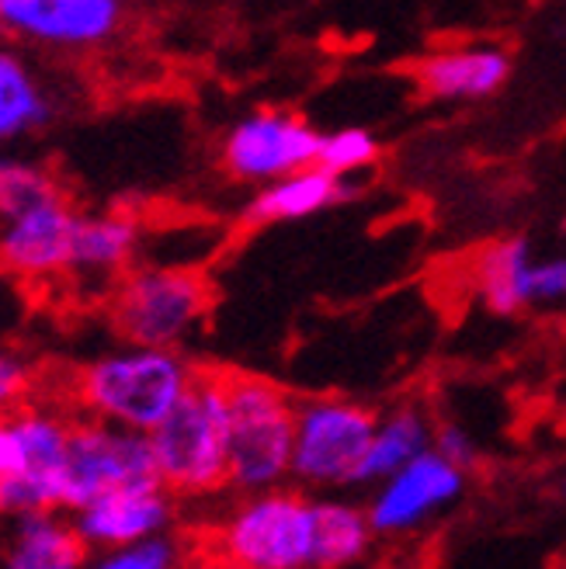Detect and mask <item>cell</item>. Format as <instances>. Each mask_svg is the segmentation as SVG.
Segmentation results:
<instances>
[{
    "label": "cell",
    "mask_w": 566,
    "mask_h": 569,
    "mask_svg": "<svg viewBox=\"0 0 566 569\" xmlns=\"http://www.w3.org/2000/svg\"><path fill=\"white\" fill-rule=\"evenodd\" d=\"M198 368L175 348L126 345L88 361L73 379L80 417L150 435L191 389Z\"/></svg>",
    "instance_id": "1"
},
{
    "label": "cell",
    "mask_w": 566,
    "mask_h": 569,
    "mask_svg": "<svg viewBox=\"0 0 566 569\" xmlns=\"http://www.w3.org/2000/svg\"><path fill=\"white\" fill-rule=\"evenodd\" d=\"M157 479L178 500H216L230 490V410L226 376L198 368L181 403L147 435Z\"/></svg>",
    "instance_id": "2"
},
{
    "label": "cell",
    "mask_w": 566,
    "mask_h": 569,
    "mask_svg": "<svg viewBox=\"0 0 566 569\" xmlns=\"http://www.w3.org/2000/svg\"><path fill=\"white\" fill-rule=\"evenodd\" d=\"M198 552L237 569H314V493L299 487L237 493L206 525Z\"/></svg>",
    "instance_id": "3"
},
{
    "label": "cell",
    "mask_w": 566,
    "mask_h": 569,
    "mask_svg": "<svg viewBox=\"0 0 566 569\" xmlns=\"http://www.w3.org/2000/svg\"><path fill=\"white\" fill-rule=\"evenodd\" d=\"M230 410V490L258 493L292 479L296 400L261 376H226Z\"/></svg>",
    "instance_id": "4"
},
{
    "label": "cell",
    "mask_w": 566,
    "mask_h": 569,
    "mask_svg": "<svg viewBox=\"0 0 566 569\" xmlns=\"http://www.w3.org/2000/svg\"><path fill=\"white\" fill-rule=\"evenodd\" d=\"M212 309V284L191 268H132L111 289L108 317L126 345L181 351Z\"/></svg>",
    "instance_id": "5"
},
{
    "label": "cell",
    "mask_w": 566,
    "mask_h": 569,
    "mask_svg": "<svg viewBox=\"0 0 566 569\" xmlns=\"http://www.w3.org/2000/svg\"><path fill=\"white\" fill-rule=\"evenodd\" d=\"M376 410L337 396L296 403L292 482L306 493L358 487V469L376 431Z\"/></svg>",
    "instance_id": "6"
},
{
    "label": "cell",
    "mask_w": 566,
    "mask_h": 569,
    "mask_svg": "<svg viewBox=\"0 0 566 569\" xmlns=\"http://www.w3.org/2000/svg\"><path fill=\"white\" fill-rule=\"evenodd\" d=\"M157 479L153 448L143 431H126V427L73 417L70 448L60 466V500L63 510L91 503L111 490L132 487V482Z\"/></svg>",
    "instance_id": "7"
},
{
    "label": "cell",
    "mask_w": 566,
    "mask_h": 569,
    "mask_svg": "<svg viewBox=\"0 0 566 569\" xmlns=\"http://www.w3.org/2000/svg\"><path fill=\"white\" fill-rule=\"evenodd\" d=\"M324 136L289 111H254L222 139V167L237 181H278L317 167Z\"/></svg>",
    "instance_id": "8"
},
{
    "label": "cell",
    "mask_w": 566,
    "mask_h": 569,
    "mask_svg": "<svg viewBox=\"0 0 566 569\" xmlns=\"http://www.w3.org/2000/svg\"><path fill=\"white\" fill-rule=\"evenodd\" d=\"M466 469L451 466L448 459L431 448L420 459L393 472L389 479L376 482V490L365 503L369 521L379 538H400L428 521H435L441 510H448L466 493Z\"/></svg>",
    "instance_id": "9"
},
{
    "label": "cell",
    "mask_w": 566,
    "mask_h": 569,
    "mask_svg": "<svg viewBox=\"0 0 566 569\" xmlns=\"http://www.w3.org/2000/svg\"><path fill=\"white\" fill-rule=\"evenodd\" d=\"M178 497L160 479L132 482V487L111 490L91 503L73 510V525L83 535L91 552L139 546L150 538L171 535L178 525Z\"/></svg>",
    "instance_id": "10"
},
{
    "label": "cell",
    "mask_w": 566,
    "mask_h": 569,
    "mask_svg": "<svg viewBox=\"0 0 566 569\" xmlns=\"http://www.w3.org/2000/svg\"><path fill=\"white\" fill-rule=\"evenodd\" d=\"M122 24V0H0V32L49 49H95Z\"/></svg>",
    "instance_id": "11"
},
{
    "label": "cell",
    "mask_w": 566,
    "mask_h": 569,
    "mask_svg": "<svg viewBox=\"0 0 566 569\" xmlns=\"http://www.w3.org/2000/svg\"><path fill=\"white\" fill-rule=\"evenodd\" d=\"M73 219L77 209L67 198L11 219L0 233V268L28 281L70 274Z\"/></svg>",
    "instance_id": "12"
},
{
    "label": "cell",
    "mask_w": 566,
    "mask_h": 569,
    "mask_svg": "<svg viewBox=\"0 0 566 569\" xmlns=\"http://www.w3.org/2000/svg\"><path fill=\"white\" fill-rule=\"evenodd\" d=\"M4 569H83L91 546L73 525L70 510H39L8 521Z\"/></svg>",
    "instance_id": "13"
},
{
    "label": "cell",
    "mask_w": 566,
    "mask_h": 569,
    "mask_svg": "<svg viewBox=\"0 0 566 569\" xmlns=\"http://www.w3.org/2000/svg\"><path fill=\"white\" fill-rule=\"evenodd\" d=\"M435 441V417L417 403H396L376 417V431L358 469V487H376V482L400 472Z\"/></svg>",
    "instance_id": "14"
},
{
    "label": "cell",
    "mask_w": 566,
    "mask_h": 569,
    "mask_svg": "<svg viewBox=\"0 0 566 569\" xmlns=\"http://www.w3.org/2000/svg\"><path fill=\"white\" fill-rule=\"evenodd\" d=\"M139 250V226L122 212H77L70 274L83 278H116L122 274Z\"/></svg>",
    "instance_id": "15"
},
{
    "label": "cell",
    "mask_w": 566,
    "mask_h": 569,
    "mask_svg": "<svg viewBox=\"0 0 566 569\" xmlns=\"http://www.w3.org/2000/svg\"><path fill=\"white\" fill-rule=\"evenodd\" d=\"M369 510L345 497H314V569H355L376 546Z\"/></svg>",
    "instance_id": "16"
},
{
    "label": "cell",
    "mask_w": 566,
    "mask_h": 569,
    "mask_svg": "<svg viewBox=\"0 0 566 569\" xmlns=\"http://www.w3.org/2000/svg\"><path fill=\"white\" fill-rule=\"evenodd\" d=\"M512 73L500 49H445L417 67V83L431 98H487Z\"/></svg>",
    "instance_id": "17"
},
{
    "label": "cell",
    "mask_w": 566,
    "mask_h": 569,
    "mask_svg": "<svg viewBox=\"0 0 566 569\" xmlns=\"http://www.w3.org/2000/svg\"><path fill=\"white\" fill-rule=\"evenodd\" d=\"M348 194H351V188L345 184V178L327 174L324 167H306V170H296V174L268 181L250 198V206L244 209V219L254 226L306 219L334 202H341Z\"/></svg>",
    "instance_id": "18"
},
{
    "label": "cell",
    "mask_w": 566,
    "mask_h": 569,
    "mask_svg": "<svg viewBox=\"0 0 566 569\" xmlns=\"http://www.w3.org/2000/svg\"><path fill=\"white\" fill-rule=\"evenodd\" d=\"M56 108L21 52L0 46V142L49 126Z\"/></svg>",
    "instance_id": "19"
},
{
    "label": "cell",
    "mask_w": 566,
    "mask_h": 569,
    "mask_svg": "<svg viewBox=\"0 0 566 569\" xmlns=\"http://www.w3.org/2000/svg\"><path fill=\"white\" fill-rule=\"evenodd\" d=\"M532 247L528 240H500L476 264V292L497 317H512L532 302Z\"/></svg>",
    "instance_id": "20"
},
{
    "label": "cell",
    "mask_w": 566,
    "mask_h": 569,
    "mask_svg": "<svg viewBox=\"0 0 566 569\" xmlns=\"http://www.w3.org/2000/svg\"><path fill=\"white\" fill-rule=\"evenodd\" d=\"M8 420H11V431L18 441L21 469L60 472V466L67 459V448H70L73 417H67L56 407H21Z\"/></svg>",
    "instance_id": "21"
},
{
    "label": "cell",
    "mask_w": 566,
    "mask_h": 569,
    "mask_svg": "<svg viewBox=\"0 0 566 569\" xmlns=\"http://www.w3.org/2000/svg\"><path fill=\"white\" fill-rule=\"evenodd\" d=\"M60 181L42 163L24 157H0V219L4 222L49 202H60Z\"/></svg>",
    "instance_id": "22"
},
{
    "label": "cell",
    "mask_w": 566,
    "mask_h": 569,
    "mask_svg": "<svg viewBox=\"0 0 566 569\" xmlns=\"http://www.w3.org/2000/svg\"><path fill=\"white\" fill-rule=\"evenodd\" d=\"M39 510H63L60 500V472H32L14 469L0 476V518L14 521Z\"/></svg>",
    "instance_id": "23"
},
{
    "label": "cell",
    "mask_w": 566,
    "mask_h": 569,
    "mask_svg": "<svg viewBox=\"0 0 566 569\" xmlns=\"http://www.w3.org/2000/svg\"><path fill=\"white\" fill-rule=\"evenodd\" d=\"M191 556L195 552L188 549L185 538H178L171 531V535L150 538V542H139V546L91 552L83 569H185Z\"/></svg>",
    "instance_id": "24"
},
{
    "label": "cell",
    "mask_w": 566,
    "mask_h": 569,
    "mask_svg": "<svg viewBox=\"0 0 566 569\" xmlns=\"http://www.w3.org/2000/svg\"><path fill=\"white\" fill-rule=\"evenodd\" d=\"M376 157H379V142L373 139V132L337 129V132L324 136L317 167H324L327 174H334V178H348V174H355V170L373 167Z\"/></svg>",
    "instance_id": "25"
},
{
    "label": "cell",
    "mask_w": 566,
    "mask_h": 569,
    "mask_svg": "<svg viewBox=\"0 0 566 569\" xmlns=\"http://www.w3.org/2000/svg\"><path fill=\"white\" fill-rule=\"evenodd\" d=\"M32 368L14 351H0V417H11L32 396Z\"/></svg>",
    "instance_id": "26"
},
{
    "label": "cell",
    "mask_w": 566,
    "mask_h": 569,
    "mask_svg": "<svg viewBox=\"0 0 566 569\" xmlns=\"http://www.w3.org/2000/svg\"><path fill=\"white\" fill-rule=\"evenodd\" d=\"M431 448L441 455V459H448L451 466H459L466 472H473L479 466V448H476V441L463 431L459 423H435Z\"/></svg>",
    "instance_id": "27"
},
{
    "label": "cell",
    "mask_w": 566,
    "mask_h": 569,
    "mask_svg": "<svg viewBox=\"0 0 566 569\" xmlns=\"http://www.w3.org/2000/svg\"><path fill=\"white\" fill-rule=\"evenodd\" d=\"M566 299V258H553L532 268V302Z\"/></svg>",
    "instance_id": "28"
},
{
    "label": "cell",
    "mask_w": 566,
    "mask_h": 569,
    "mask_svg": "<svg viewBox=\"0 0 566 569\" xmlns=\"http://www.w3.org/2000/svg\"><path fill=\"white\" fill-rule=\"evenodd\" d=\"M14 469H21L18 441H14V431H11V420L0 417V476H8Z\"/></svg>",
    "instance_id": "29"
},
{
    "label": "cell",
    "mask_w": 566,
    "mask_h": 569,
    "mask_svg": "<svg viewBox=\"0 0 566 569\" xmlns=\"http://www.w3.org/2000/svg\"><path fill=\"white\" fill-rule=\"evenodd\" d=\"M185 569H237V566L219 562V559H212V556H206V552H195V556L188 559V566H185Z\"/></svg>",
    "instance_id": "30"
},
{
    "label": "cell",
    "mask_w": 566,
    "mask_h": 569,
    "mask_svg": "<svg viewBox=\"0 0 566 569\" xmlns=\"http://www.w3.org/2000/svg\"><path fill=\"white\" fill-rule=\"evenodd\" d=\"M563 500H566V476H563Z\"/></svg>",
    "instance_id": "31"
}]
</instances>
